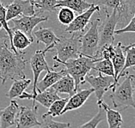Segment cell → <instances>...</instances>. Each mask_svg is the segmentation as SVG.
<instances>
[{
  "instance_id": "d6a6232c",
  "label": "cell",
  "mask_w": 135,
  "mask_h": 128,
  "mask_svg": "<svg viewBox=\"0 0 135 128\" xmlns=\"http://www.w3.org/2000/svg\"><path fill=\"white\" fill-rule=\"evenodd\" d=\"M125 33H135V13L133 14V16L132 17L129 23L126 27L115 30L114 35H121L125 34Z\"/></svg>"
},
{
  "instance_id": "1f68e13d",
  "label": "cell",
  "mask_w": 135,
  "mask_h": 128,
  "mask_svg": "<svg viewBox=\"0 0 135 128\" xmlns=\"http://www.w3.org/2000/svg\"><path fill=\"white\" fill-rule=\"evenodd\" d=\"M0 25L2 26V28H4V29L8 35L9 41H11L13 32L11 30V28H9V22H7V21H6V9L5 6L3 4V3L1 1H0Z\"/></svg>"
},
{
  "instance_id": "277c9868",
  "label": "cell",
  "mask_w": 135,
  "mask_h": 128,
  "mask_svg": "<svg viewBox=\"0 0 135 128\" xmlns=\"http://www.w3.org/2000/svg\"><path fill=\"white\" fill-rule=\"evenodd\" d=\"M82 35L83 34L80 33H74L69 38L65 36L60 37L52 47V49L57 52L56 58L60 61L65 62L79 57L81 47L80 39Z\"/></svg>"
},
{
  "instance_id": "d4e9b609",
  "label": "cell",
  "mask_w": 135,
  "mask_h": 128,
  "mask_svg": "<svg viewBox=\"0 0 135 128\" xmlns=\"http://www.w3.org/2000/svg\"><path fill=\"white\" fill-rule=\"evenodd\" d=\"M13 81L14 82H13L11 88L6 94V96L11 100L20 96L22 93L25 92V90H27L31 83V80L26 79V78L25 79H16Z\"/></svg>"
},
{
  "instance_id": "4fadbf2b",
  "label": "cell",
  "mask_w": 135,
  "mask_h": 128,
  "mask_svg": "<svg viewBox=\"0 0 135 128\" xmlns=\"http://www.w3.org/2000/svg\"><path fill=\"white\" fill-rule=\"evenodd\" d=\"M20 99H28V100H33V104H32V107H36L35 102L40 103L44 107L48 108L51 106V104L54 102V101L60 100V97L59 96L58 93L52 88V87L46 90L43 92H37L36 96H32V94H29L27 92H23L20 96H19Z\"/></svg>"
},
{
  "instance_id": "6da1fadb",
  "label": "cell",
  "mask_w": 135,
  "mask_h": 128,
  "mask_svg": "<svg viewBox=\"0 0 135 128\" xmlns=\"http://www.w3.org/2000/svg\"><path fill=\"white\" fill-rule=\"evenodd\" d=\"M24 52L15 53L9 47L6 41H0V79L4 84L8 79H25L24 69L27 60Z\"/></svg>"
},
{
  "instance_id": "ba28073f",
  "label": "cell",
  "mask_w": 135,
  "mask_h": 128,
  "mask_svg": "<svg viewBox=\"0 0 135 128\" xmlns=\"http://www.w3.org/2000/svg\"><path fill=\"white\" fill-rule=\"evenodd\" d=\"M85 83H89L90 86L94 90V93L97 96V101L103 100L104 94L108 90H111L112 85L114 83V79L113 77L110 76H103V74L99 73L97 77L92 76L88 74L84 78Z\"/></svg>"
},
{
  "instance_id": "7a4b0ae2",
  "label": "cell",
  "mask_w": 135,
  "mask_h": 128,
  "mask_svg": "<svg viewBox=\"0 0 135 128\" xmlns=\"http://www.w3.org/2000/svg\"><path fill=\"white\" fill-rule=\"evenodd\" d=\"M52 58L55 62L52 69L59 67L60 64L63 65L66 73L73 78L75 82L76 91L80 90V86L82 84L85 83V77L93 69L94 64L99 60V58H89L86 56H83V55H79V57H78L77 58L69 60L65 62L60 61L56 58V56H54Z\"/></svg>"
},
{
  "instance_id": "30bf717a",
  "label": "cell",
  "mask_w": 135,
  "mask_h": 128,
  "mask_svg": "<svg viewBox=\"0 0 135 128\" xmlns=\"http://www.w3.org/2000/svg\"><path fill=\"white\" fill-rule=\"evenodd\" d=\"M46 52L44 50H37L35 54L33 55L30 58V66L33 71V74H34V80H33V92L32 96H36L37 95V91H36V84L38 83L39 77L42 71H49L51 68H49L48 65L46 61Z\"/></svg>"
},
{
  "instance_id": "7402d4cb",
  "label": "cell",
  "mask_w": 135,
  "mask_h": 128,
  "mask_svg": "<svg viewBox=\"0 0 135 128\" xmlns=\"http://www.w3.org/2000/svg\"><path fill=\"white\" fill-rule=\"evenodd\" d=\"M97 104H101L102 107L104 108L108 128H120L122 126L123 120L119 111L111 109L107 103H105L103 100L97 101Z\"/></svg>"
},
{
  "instance_id": "5bb4252c",
  "label": "cell",
  "mask_w": 135,
  "mask_h": 128,
  "mask_svg": "<svg viewBox=\"0 0 135 128\" xmlns=\"http://www.w3.org/2000/svg\"><path fill=\"white\" fill-rule=\"evenodd\" d=\"M18 112L19 106L15 100H11L8 107L0 108V128H9L14 126Z\"/></svg>"
},
{
  "instance_id": "e575fe53",
  "label": "cell",
  "mask_w": 135,
  "mask_h": 128,
  "mask_svg": "<svg viewBox=\"0 0 135 128\" xmlns=\"http://www.w3.org/2000/svg\"><path fill=\"white\" fill-rule=\"evenodd\" d=\"M7 37H8V35H7V33H6V31L4 30H3L2 29V26L0 25V41L1 40H3V39H7Z\"/></svg>"
},
{
  "instance_id": "603a6c76",
  "label": "cell",
  "mask_w": 135,
  "mask_h": 128,
  "mask_svg": "<svg viewBox=\"0 0 135 128\" xmlns=\"http://www.w3.org/2000/svg\"><path fill=\"white\" fill-rule=\"evenodd\" d=\"M100 4L105 7L116 9L120 20L126 22L128 18V9L127 0H100Z\"/></svg>"
},
{
  "instance_id": "f1b7e54d",
  "label": "cell",
  "mask_w": 135,
  "mask_h": 128,
  "mask_svg": "<svg viewBox=\"0 0 135 128\" xmlns=\"http://www.w3.org/2000/svg\"><path fill=\"white\" fill-rule=\"evenodd\" d=\"M97 105H98V108H99L98 113L90 120L81 125L80 126H78V128H97L99 123L104 120V119L106 118V113H105L104 108L102 107L101 104H97Z\"/></svg>"
},
{
  "instance_id": "d6986e66",
  "label": "cell",
  "mask_w": 135,
  "mask_h": 128,
  "mask_svg": "<svg viewBox=\"0 0 135 128\" xmlns=\"http://www.w3.org/2000/svg\"><path fill=\"white\" fill-rule=\"evenodd\" d=\"M33 43L27 35L19 30L13 31L12 40L11 41V49L13 52L18 53V51H22Z\"/></svg>"
},
{
  "instance_id": "9a60e30c",
  "label": "cell",
  "mask_w": 135,
  "mask_h": 128,
  "mask_svg": "<svg viewBox=\"0 0 135 128\" xmlns=\"http://www.w3.org/2000/svg\"><path fill=\"white\" fill-rule=\"evenodd\" d=\"M93 93H94V90L92 88H86V90H80L77 91L73 96H71L68 99L67 103L65 105L64 110L61 113V115H63L65 113L69 112V111L76 110L81 107L86 102V101L91 96V94Z\"/></svg>"
},
{
  "instance_id": "ffe728a7",
  "label": "cell",
  "mask_w": 135,
  "mask_h": 128,
  "mask_svg": "<svg viewBox=\"0 0 135 128\" xmlns=\"http://www.w3.org/2000/svg\"><path fill=\"white\" fill-rule=\"evenodd\" d=\"M54 90L59 93L68 94L69 96H71L77 92L75 88V82L70 75H65L63 77H61L57 83H54L52 86Z\"/></svg>"
},
{
  "instance_id": "484cf974",
  "label": "cell",
  "mask_w": 135,
  "mask_h": 128,
  "mask_svg": "<svg viewBox=\"0 0 135 128\" xmlns=\"http://www.w3.org/2000/svg\"><path fill=\"white\" fill-rule=\"evenodd\" d=\"M31 3L36 8L37 11L43 12H56L57 11V0H30Z\"/></svg>"
},
{
  "instance_id": "74e56055",
  "label": "cell",
  "mask_w": 135,
  "mask_h": 128,
  "mask_svg": "<svg viewBox=\"0 0 135 128\" xmlns=\"http://www.w3.org/2000/svg\"><path fill=\"white\" fill-rule=\"evenodd\" d=\"M133 70H134V71H135V66H134V67H133Z\"/></svg>"
},
{
  "instance_id": "2e32d148",
  "label": "cell",
  "mask_w": 135,
  "mask_h": 128,
  "mask_svg": "<svg viewBox=\"0 0 135 128\" xmlns=\"http://www.w3.org/2000/svg\"><path fill=\"white\" fill-rule=\"evenodd\" d=\"M33 36H35L37 40V43L39 42H42L45 44V49L44 51L47 52L50 51L54 47V44L58 42L60 38H58L54 32L52 30L51 28H39L36 31L33 33Z\"/></svg>"
},
{
  "instance_id": "9c48e42d",
  "label": "cell",
  "mask_w": 135,
  "mask_h": 128,
  "mask_svg": "<svg viewBox=\"0 0 135 128\" xmlns=\"http://www.w3.org/2000/svg\"><path fill=\"white\" fill-rule=\"evenodd\" d=\"M5 9L7 22L22 16H33L35 14V9L30 0H14L11 4L6 6Z\"/></svg>"
},
{
  "instance_id": "8d00e7d4",
  "label": "cell",
  "mask_w": 135,
  "mask_h": 128,
  "mask_svg": "<svg viewBox=\"0 0 135 128\" xmlns=\"http://www.w3.org/2000/svg\"><path fill=\"white\" fill-rule=\"evenodd\" d=\"M133 93L135 94V85H134V86H133Z\"/></svg>"
},
{
  "instance_id": "3957f363",
  "label": "cell",
  "mask_w": 135,
  "mask_h": 128,
  "mask_svg": "<svg viewBox=\"0 0 135 128\" xmlns=\"http://www.w3.org/2000/svg\"><path fill=\"white\" fill-rule=\"evenodd\" d=\"M135 76L128 73L125 80L120 84L118 83L114 90H112L110 99L114 108L126 109L128 107L135 108V100L133 97V82Z\"/></svg>"
},
{
  "instance_id": "52a82bcc",
  "label": "cell",
  "mask_w": 135,
  "mask_h": 128,
  "mask_svg": "<svg viewBox=\"0 0 135 128\" xmlns=\"http://www.w3.org/2000/svg\"><path fill=\"white\" fill-rule=\"evenodd\" d=\"M48 16H38L36 14L33 16H22L17 18L12 19L11 22L13 23L11 27L12 31L19 30L25 34L31 41H34L33 29L39 23L47 21Z\"/></svg>"
},
{
  "instance_id": "83f0119b",
  "label": "cell",
  "mask_w": 135,
  "mask_h": 128,
  "mask_svg": "<svg viewBox=\"0 0 135 128\" xmlns=\"http://www.w3.org/2000/svg\"><path fill=\"white\" fill-rule=\"evenodd\" d=\"M69 98H63V99L57 100L54 101L51 106L48 107V111L44 115L46 116H51V117H58L61 115L62 111L64 110V108L66 105Z\"/></svg>"
},
{
  "instance_id": "836d02e7",
  "label": "cell",
  "mask_w": 135,
  "mask_h": 128,
  "mask_svg": "<svg viewBox=\"0 0 135 128\" xmlns=\"http://www.w3.org/2000/svg\"><path fill=\"white\" fill-rule=\"evenodd\" d=\"M127 9L129 14H134L135 13V0H127Z\"/></svg>"
},
{
  "instance_id": "44dd1931",
  "label": "cell",
  "mask_w": 135,
  "mask_h": 128,
  "mask_svg": "<svg viewBox=\"0 0 135 128\" xmlns=\"http://www.w3.org/2000/svg\"><path fill=\"white\" fill-rule=\"evenodd\" d=\"M93 4H90L85 0H57L56 7H65L78 14H82Z\"/></svg>"
},
{
  "instance_id": "e0dca14e",
  "label": "cell",
  "mask_w": 135,
  "mask_h": 128,
  "mask_svg": "<svg viewBox=\"0 0 135 128\" xmlns=\"http://www.w3.org/2000/svg\"><path fill=\"white\" fill-rule=\"evenodd\" d=\"M67 73L65 71V69H62L60 71H55L52 68L50 71L46 73L45 77L37 83V84H36V91L37 92H43L46 90L51 88L52 85L57 83L61 77H63Z\"/></svg>"
},
{
  "instance_id": "4316f807",
  "label": "cell",
  "mask_w": 135,
  "mask_h": 128,
  "mask_svg": "<svg viewBox=\"0 0 135 128\" xmlns=\"http://www.w3.org/2000/svg\"><path fill=\"white\" fill-rule=\"evenodd\" d=\"M93 69L97 71L101 74H104L105 76H110L113 77L114 76V67L110 60H102V58H99V60L94 64Z\"/></svg>"
},
{
  "instance_id": "8fae6325",
  "label": "cell",
  "mask_w": 135,
  "mask_h": 128,
  "mask_svg": "<svg viewBox=\"0 0 135 128\" xmlns=\"http://www.w3.org/2000/svg\"><path fill=\"white\" fill-rule=\"evenodd\" d=\"M38 107H28L24 106L19 107V112L16 119V128H33L40 126L37 119Z\"/></svg>"
},
{
  "instance_id": "7c38bea8",
  "label": "cell",
  "mask_w": 135,
  "mask_h": 128,
  "mask_svg": "<svg viewBox=\"0 0 135 128\" xmlns=\"http://www.w3.org/2000/svg\"><path fill=\"white\" fill-rule=\"evenodd\" d=\"M100 11V6L93 4L91 7L84 11L82 14H79L77 17L74 18V20L71 22V24L67 26L65 28V32L74 34V33H80L84 34V29L86 28L87 25L90 22V18L93 16L94 13Z\"/></svg>"
},
{
  "instance_id": "5b68a950",
  "label": "cell",
  "mask_w": 135,
  "mask_h": 128,
  "mask_svg": "<svg viewBox=\"0 0 135 128\" xmlns=\"http://www.w3.org/2000/svg\"><path fill=\"white\" fill-rule=\"evenodd\" d=\"M101 20L95 19L90 22V27L88 30L82 35L80 41V55L89 58H95L99 50V28Z\"/></svg>"
},
{
  "instance_id": "f546056e",
  "label": "cell",
  "mask_w": 135,
  "mask_h": 128,
  "mask_svg": "<svg viewBox=\"0 0 135 128\" xmlns=\"http://www.w3.org/2000/svg\"><path fill=\"white\" fill-rule=\"evenodd\" d=\"M42 120L40 123V127L39 128H69L71 126L70 123L66 122H59L52 120L51 116L42 115Z\"/></svg>"
},
{
  "instance_id": "4dcf8cb0",
  "label": "cell",
  "mask_w": 135,
  "mask_h": 128,
  "mask_svg": "<svg viewBox=\"0 0 135 128\" xmlns=\"http://www.w3.org/2000/svg\"><path fill=\"white\" fill-rule=\"evenodd\" d=\"M60 9L58 11V20L61 24L68 26L71 23V22L75 18V13L71 9L65 8V7H60Z\"/></svg>"
},
{
  "instance_id": "ac0fdd59",
  "label": "cell",
  "mask_w": 135,
  "mask_h": 128,
  "mask_svg": "<svg viewBox=\"0 0 135 128\" xmlns=\"http://www.w3.org/2000/svg\"><path fill=\"white\" fill-rule=\"evenodd\" d=\"M122 47L123 46L120 42H118V44L116 46H114V55L112 56L111 60H110L112 62V65H113L114 71V83L113 85H112L111 90L113 88L114 85L115 83V81H116V78L118 76H119V74L120 73V71L122 70L124 64H125V54H124Z\"/></svg>"
},
{
  "instance_id": "cb8c5ba5",
  "label": "cell",
  "mask_w": 135,
  "mask_h": 128,
  "mask_svg": "<svg viewBox=\"0 0 135 128\" xmlns=\"http://www.w3.org/2000/svg\"><path fill=\"white\" fill-rule=\"evenodd\" d=\"M123 52H126V56H125V64L124 66L121 70L119 76L117 77L115 83L114 85L112 90H114V88L116 87V85L119 83V80L121 77H124L125 75H127L128 72L126 71L128 68L130 67H134L135 66V47H132V46H127V47H122Z\"/></svg>"
},
{
  "instance_id": "8992f818",
  "label": "cell",
  "mask_w": 135,
  "mask_h": 128,
  "mask_svg": "<svg viewBox=\"0 0 135 128\" xmlns=\"http://www.w3.org/2000/svg\"><path fill=\"white\" fill-rule=\"evenodd\" d=\"M106 17L104 21L99 25V49L109 45H114L115 28L120 21V17L117 14L116 9H113V12L109 14L107 9H104ZM99 51V50H98Z\"/></svg>"
},
{
  "instance_id": "d590c367",
  "label": "cell",
  "mask_w": 135,
  "mask_h": 128,
  "mask_svg": "<svg viewBox=\"0 0 135 128\" xmlns=\"http://www.w3.org/2000/svg\"><path fill=\"white\" fill-rule=\"evenodd\" d=\"M130 46H132V47H135V43H133V44H131Z\"/></svg>"
}]
</instances>
